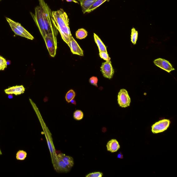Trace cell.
I'll return each instance as SVG.
<instances>
[{"label":"cell","mask_w":177,"mask_h":177,"mask_svg":"<svg viewBox=\"0 0 177 177\" xmlns=\"http://www.w3.org/2000/svg\"><path fill=\"white\" fill-rule=\"evenodd\" d=\"M73 117L76 120H82L83 117V112L81 111H76L74 112Z\"/></svg>","instance_id":"603a6c76"},{"label":"cell","mask_w":177,"mask_h":177,"mask_svg":"<svg viewBox=\"0 0 177 177\" xmlns=\"http://www.w3.org/2000/svg\"><path fill=\"white\" fill-rule=\"evenodd\" d=\"M117 158L118 159H123V155L121 152H119L117 154Z\"/></svg>","instance_id":"f1b7e54d"},{"label":"cell","mask_w":177,"mask_h":177,"mask_svg":"<svg viewBox=\"0 0 177 177\" xmlns=\"http://www.w3.org/2000/svg\"><path fill=\"white\" fill-rule=\"evenodd\" d=\"M89 82L91 85L98 87V79L96 77L92 76L89 80Z\"/></svg>","instance_id":"484cf974"},{"label":"cell","mask_w":177,"mask_h":177,"mask_svg":"<svg viewBox=\"0 0 177 177\" xmlns=\"http://www.w3.org/2000/svg\"><path fill=\"white\" fill-rule=\"evenodd\" d=\"M76 96V93L73 90H70L67 93L66 96V101L70 103L72 100L75 98Z\"/></svg>","instance_id":"ffe728a7"},{"label":"cell","mask_w":177,"mask_h":177,"mask_svg":"<svg viewBox=\"0 0 177 177\" xmlns=\"http://www.w3.org/2000/svg\"><path fill=\"white\" fill-rule=\"evenodd\" d=\"M118 104L122 108H126L130 105L131 99L128 92L125 89H122L118 93Z\"/></svg>","instance_id":"5b68a950"},{"label":"cell","mask_w":177,"mask_h":177,"mask_svg":"<svg viewBox=\"0 0 177 177\" xmlns=\"http://www.w3.org/2000/svg\"><path fill=\"white\" fill-rule=\"evenodd\" d=\"M70 102L71 103V104L73 105H76V102L74 99L72 100Z\"/></svg>","instance_id":"f546056e"},{"label":"cell","mask_w":177,"mask_h":177,"mask_svg":"<svg viewBox=\"0 0 177 177\" xmlns=\"http://www.w3.org/2000/svg\"><path fill=\"white\" fill-rule=\"evenodd\" d=\"M2 1V0H0V1Z\"/></svg>","instance_id":"d6a6232c"},{"label":"cell","mask_w":177,"mask_h":177,"mask_svg":"<svg viewBox=\"0 0 177 177\" xmlns=\"http://www.w3.org/2000/svg\"><path fill=\"white\" fill-rule=\"evenodd\" d=\"M2 154V153L1 150H0V155H1Z\"/></svg>","instance_id":"1f68e13d"},{"label":"cell","mask_w":177,"mask_h":177,"mask_svg":"<svg viewBox=\"0 0 177 177\" xmlns=\"http://www.w3.org/2000/svg\"><path fill=\"white\" fill-rule=\"evenodd\" d=\"M107 1V0H96L93 3L91 7L86 12L89 13L94 11L95 9L97 8L103 4L104 2Z\"/></svg>","instance_id":"ac0fdd59"},{"label":"cell","mask_w":177,"mask_h":177,"mask_svg":"<svg viewBox=\"0 0 177 177\" xmlns=\"http://www.w3.org/2000/svg\"><path fill=\"white\" fill-rule=\"evenodd\" d=\"M57 34V33L56 32H53L52 33L47 34L43 38L50 56L53 57H55L56 54Z\"/></svg>","instance_id":"3957f363"},{"label":"cell","mask_w":177,"mask_h":177,"mask_svg":"<svg viewBox=\"0 0 177 177\" xmlns=\"http://www.w3.org/2000/svg\"><path fill=\"white\" fill-rule=\"evenodd\" d=\"M99 56L101 59H103L106 61L111 60V58L109 57L107 52H100Z\"/></svg>","instance_id":"d4e9b609"},{"label":"cell","mask_w":177,"mask_h":177,"mask_svg":"<svg viewBox=\"0 0 177 177\" xmlns=\"http://www.w3.org/2000/svg\"><path fill=\"white\" fill-rule=\"evenodd\" d=\"M76 36L78 39H84L88 36V32L84 28H80L76 32Z\"/></svg>","instance_id":"e0dca14e"},{"label":"cell","mask_w":177,"mask_h":177,"mask_svg":"<svg viewBox=\"0 0 177 177\" xmlns=\"http://www.w3.org/2000/svg\"><path fill=\"white\" fill-rule=\"evenodd\" d=\"M6 19L8 23H10L13 25L19 31H21L22 33L24 34L27 37V39L31 40H33L34 39V37L32 36L29 32L26 30L20 23L13 21L11 19L8 17H6Z\"/></svg>","instance_id":"30bf717a"},{"label":"cell","mask_w":177,"mask_h":177,"mask_svg":"<svg viewBox=\"0 0 177 177\" xmlns=\"http://www.w3.org/2000/svg\"><path fill=\"white\" fill-rule=\"evenodd\" d=\"M66 1L67 2H73L76 3H78V2H77L76 0H66Z\"/></svg>","instance_id":"4dcf8cb0"},{"label":"cell","mask_w":177,"mask_h":177,"mask_svg":"<svg viewBox=\"0 0 177 177\" xmlns=\"http://www.w3.org/2000/svg\"><path fill=\"white\" fill-rule=\"evenodd\" d=\"M170 124V120L164 119L156 122L152 126V131L153 134L163 132L169 127Z\"/></svg>","instance_id":"8992f818"},{"label":"cell","mask_w":177,"mask_h":177,"mask_svg":"<svg viewBox=\"0 0 177 177\" xmlns=\"http://www.w3.org/2000/svg\"><path fill=\"white\" fill-rule=\"evenodd\" d=\"M52 24L58 30L63 40L68 45L72 37L69 27L68 16L63 9L61 8L55 11H52Z\"/></svg>","instance_id":"6da1fadb"},{"label":"cell","mask_w":177,"mask_h":177,"mask_svg":"<svg viewBox=\"0 0 177 177\" xmlns=\"http://www.w3.org/2000/svg\"><path fill=\"white\" fill-rule=\"evenodd\" d=\"M154 62L156 66L169 73L175 70L172 64L166 60L159 58L154 60Z\"/></svg>","instance_id":"ba28073f"},{"label":"cell","mask_w":177,"mask_h":177,"mask_svg":"<svg viewBox=\"0 0 177 177\" xmlns=\"http://www.w3.org/2000/svg\"><path fill=\"white\" fill-rule=\"evenodd\" d=\"M47 142L48 143V146H49V149L51 153H53V149L52 146L51 145V143L49 140L47 139Z\"/></svg>","instance_id":"83f0119b"},{"label":"cell","mask_w":177,"mask_h":177,"mask_svg":"<svg viewBox=\"0 0 177 177\" xmlns=\"http://www.w3.org/2000/svg\"><path fill=\"white\" fill-rule=\"evenodd\" d=\"M57 159V162L56 164V165H55L56 169L60 172L69 171L70 169L66 165L62 160L58 156Z\"/></svg>","instance_id":"4fadbf2b"},{"label":"cell","mask_w":177,"mask_h":177,"mask_svg":"<svg viewBox=\"0 0 177 177\" xmlns=\"http://www.w3.org/2000/svg\"><path fill=\"white\" fill-rule=\"evenodd\" d=\"M8 24L9 25H10L12 31L14 32L15 34L18 35L19 36L27 38V37L24 34L22 33L21 31H19L18 29L14 26L13 25H12L10 23H9Z\"/></svg>","instance_id":"7402d4cb"},{"label":"cell","mask_w":177,"mask_h":177,"mask_svg":"<svg viewBox=\"0 0 177 177\" xmlns=\"http://www.w3.org/2000/svg\"><path fill=\"white\" fill-rule=\"evenodd\" d=\"M94 38L95 42L98 47L99 52H107V48L105 45L97 35L94 33Z\"/></svg>","instance_id":"2e32d148"},{"label":"cell","mask_w":177,"mask_h":177,"mask_svg":"<svg viewBox=\"0 0 177 177\" xmlns=\"http://www.w3.org/2000/svg\"><path fill=\"white\" fill-rule=\"evenodd\" d=\"M103 75L106 78L111 79L113 77L114 70L112 67L111 60L106 61L102 63L101 67Z\"/></svg>","instance_id":"52a82bcc"},{"label":"cell","mask_w":177,"mask_h":177,"mask_svg":"<svg viewBox=\"0 0 177 177\" xmlns=\"http://www.w3.org/2000/svg\"><path fill=\"white\" fill-rule=\"evenodd\" d=\"M25 91V88L23 86H17L11 87L5 90L6 94L8 95L14 94L16 96L23 94Z\"/></svg>","instance_id":"8fae6325"},{"label":"cell","mask_w":177,"mask_h":177,"mask_svg":"<svg viewBox=\"0 0 177 177\" xmlns=\"http://www.w3.org/2000/svg\"><path fill=\"white\" fill-rule=\"evenodd\" d=\"M35 14L31 12L30 14L39 29L42 36L44 38L46 36V33L45 31L42 13L40 6L35 7Z\"/></svg>","instance_id":"277c9868"},{"label":"cell","mask_w":177,"mask_h":177,"mask_svg":"<svg viewBox=\"0 0 177 177\" xmlns=\"http://www.w3.org/2000/svg\"><path fill=\"white\" fill-rule=\"evenodd\" d=\"M38 1L42 13L46 35L53 32L57 33V29L54 27L52 24V11L44 0H38Z\"/></svg>","instance_id":"7a4b0ae2"},{"label":"cell","mask_w":177,"mask_h":177,"mask_svg":"<svg viewBox=\"0 0 177 177\" xmlns=\"http://www.w3.org/2000/svg\"><path fill=\"white\" fill-rule=\"evenodd\" d=\"M68 46L70 47L71 51L73 54L78 55L81 56H84L83 50L72 36L71 37Z\"/></svg>","instance_id":"9c48e42d"},{"label":"cell","mask_w":177,"mask_h":177,"mask_svg":"<svg viewBox=\"0 0 177 177\" xmlns=\"http://www.w3.org/2000/svg\"><path fill=\"white\" fill-rule=\"evenodd\" d=\"M78 1L80 3L83 14H85L96 0H78Z\"/></svg>","instance_id":"5bb4252c"},{"label":"cell","mask_w":177,"mask_h":177,"mask_svg":"<svg viewBox=\"0 0 177 177\" xmlns=\"http://www.w3.org/2000/svg\"><path fill=\"white\" fill-rule=\"evenodd\" d=\"M138 37V31L134 28H133L131 31V41L134 45L136 44Z\"/></svg>","instance_id":"d6986e66"},{"label":"cell","mask_w":177,"mask_h":177,"mask_svg":"<svg viewBox=\"0 0 177 177\" xmlns=\"http://www.w3.org/2000/svg\"><path fill=\"white\" fill-rule=\"evenodd\" d=\"M107 150L111 153H114L120 148V144L116 140L112 139L109 141L107 144Z\"/></svg>","instance_id":"7c38bea8"},{"label":"cell","mask_w":177,"mask_h":177,"mask_svg":"<svg viewBox=\"0 0 177 177\" xmlns=\"http://www.w3.org/2000/svg\"><path fill=\"white\" fill-rule=\"evenodd\" d=\"M7 67V61L4 58L0 56V70H4Z\"/></svg>","instance_id":"cb8c5ba5"},{"label":"cell","mask_w":177,"mask_h":177,"mask_svg":"<svg viewBox=\"0 0 177 177\" xmlns=\"http://www.w3.org/2000/svg\"><path fill=\"white\" fill-rule=\"evenodd\" d=\"M58 156L62 160L66 165L71 169L74 165V160L71 157L66 156L65 154H60Z\"/></svg>","instance_id":"9a60e30c"},{"label":"cell","mask_w":177,"mask_h":177,"mask_svg":"<svg viewBox=\"0 0 177 177\" xmlns=\"http://www.w3.org/2000/svg\"><path fill=\"white\" fill-rule=\"evenodd\" d=\"M27 153L22 150H19L16 155V158L18 160H24L27 156Z\"/></svg>","instance_id":"44dd1931"},{"label":"cell","mask_w":177,"mask_h":177,"mask_svg":"<svg viewBox=\"0 0 177 177\" xmlns=\"http://www.w3.org/2000/svg\"><path fill=\"white\" fill-rule=\"evenodd\" d=\"M102 173L100 172H95L89 174L86 176V177H101L102 176Z\"/></svg>","instance_id":"4316f807"}]
</instances>
